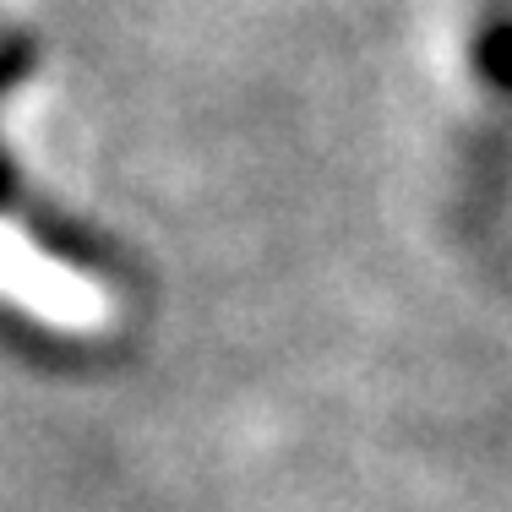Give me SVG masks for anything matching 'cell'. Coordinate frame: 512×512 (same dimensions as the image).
Here are the masks:
<instances>
[{
  "label": "cell",
  "mask_w": 512,
  "mask_h": 512,
  "mask_svg": "<svg viewBox=\"0 0 512 512\" xmlns=\"http://www.w3.org/2000/svg\"><path fill=\"white\" fill-rule=\"evenodd\" d=\"M480 66L491 71L496 82H507V88H512V28H502L491 44H485V50H480Z\"/></svg>",
  "instance_id": "1"
}]
</instances>
